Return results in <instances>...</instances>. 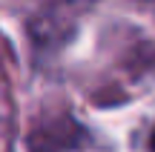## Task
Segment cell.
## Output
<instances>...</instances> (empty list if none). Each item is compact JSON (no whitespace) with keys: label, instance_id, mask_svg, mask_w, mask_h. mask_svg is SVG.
<instances>
[{"label":"cell","instance_id":"obj_1","mask_svg":"<svg viewBox=\"0 0 155 152\" xmlns=\"http://www.w3.org/2000/svg\"><path fill=\"white\" fill-rule=\"evenodd\" d=\"M152 152H155V132H152Z\"/></svg>","mask_w":155,"mask_h":152}]
</instances>
